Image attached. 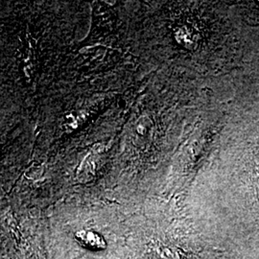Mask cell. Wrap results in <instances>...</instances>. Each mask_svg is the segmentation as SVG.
<instances>
[{
  "instance_id": "1",
  "label": "cell",
  "mask_w": 259,
  "mask_h": 259,
  "mask_svg": "<svg viewBox=\"0 0 259 259\" xmlns=\"http://www.w3.org/2000/svg\"><path fill=\"white\" fill-rule=\"evenodd\" d=\"M75 238L82 246L92 250H103L107 247L106 240L99 233L93 231H79L75 233Z\"/></svg>"
}]
</instances>
